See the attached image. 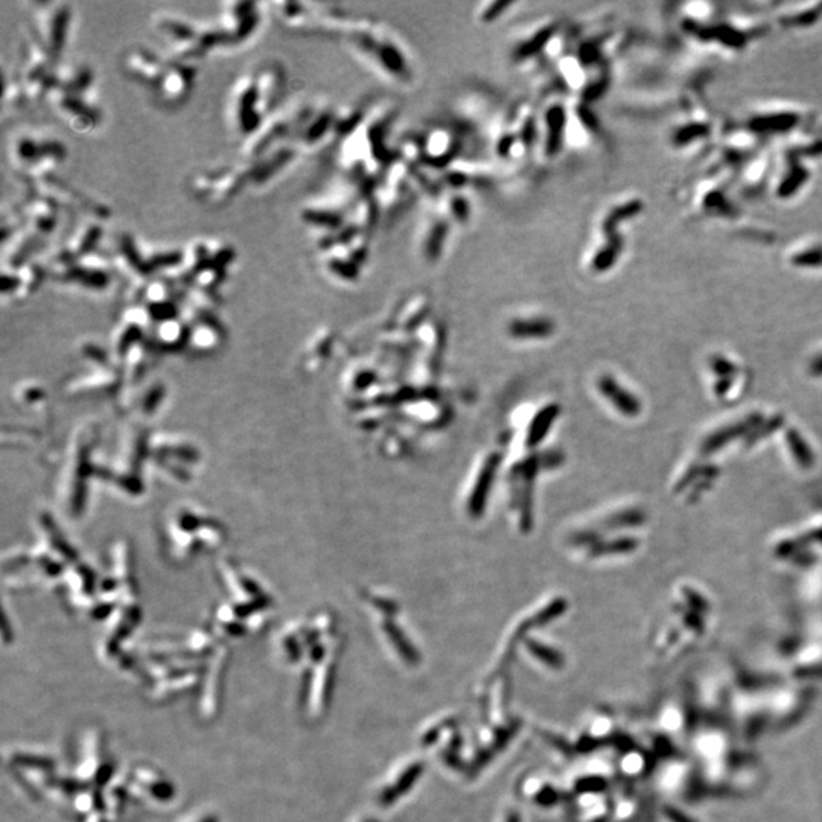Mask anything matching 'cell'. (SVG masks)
I'll list each match as a JSON object with an SVG mask.
<instances>
[{"mask_svg":"<svg viewBox=\"0 0 822 822\" xmlns=\"http://www.w3.org/2000/svg\"><path fill=\"white\" fill-rule=\"evenodd\" d=\"M602 391L606 394L607 398L614 399V404L620 410L628 411V413H632V410L635 411V402H632L629 394H626L624 391H620V389L616 387V385L611 380H606L602 382Z\"/></svg>","mask_w":822,"mask_h":822,"instance_id":"obj_11","label":"cell"},{"mask_svg":"<svg viewBox=\"0 0 822 822\" xmlns=\"http://www.w3.org/2000/svg\"><path fill=\"white\" fill-rule=\"evenodd\" d=\"M26 226L38 235L51 233L59 221V203L41 194H31L23 204Z\"/></svg>","mask_w":822,"mask_h":822,"instance_id":"obj_9","label":"cell"},{"mask_svg":"<svg viewBox=\"0 0 822 822\" xmlns=\"http://www.w3.org/2000/svg\"><path fill=\"white\" fill-rule=\"evenodd\" d=\"M250 172L251 163L249 162L240 164V166L201 172L191 180V191L204 201L221 204L232 199L236 192H240L245 180L250 178Z\"/></svg>","mask_w":822,"mask_h":822,"instance_id":"obj_1","label":"cell"},{"mask_svg":"<svg viewBox=\"0 0 822 822\" xmlns=\"http://www.w3.org/2000/svg\"><path fill=\"white\" fill-rule=\"evenodd\" d=\"M230 113L235 128L247 137L253 134L264 122L265 116L261 110L258 87L253 75H245L235 84Z\"/></svg>","mask_w":822,"mask_h":822,"instance_id":"obj_3","label":"cell"},{"mask_svg":"<svg viewBox=\"0 0 822 822\" xmlns=\"http://www.w3.org/2000/svg\"><path fill=\"white\" fill-rule=\"evenodd\" d=\"M259 23L258 5L245 2H232L226 5L221 19L219 32L223 45H233L245 40L256 29Z\"/></svg>","mask_w":822,"mask_h":822,"instance_id":"obj_6","label":"cell"},{"mask_svg":"<svg viewBox=\"0 0 822 822\" xmlns=\"http://www.w3.org/2000/svg\"><path fill=\"white\" fill-rule=\"evenodd\" d=\"M253 77L258 87L261 110L267 116L281 100L285 87V72L281 64L270 61L261 64L253 72Z\"/></svg>","mask_w":822,"mask_h":822,"instance_id":"obj_8","label":"cell"},{"mask_svg":"<svg viewBox=\"0 0 822 822\" xmlns=\"http://www.w3.org/2000/svg\"><path fill=\"white\" fill-rule=\"evenodd\" d=\"M92 82V70L87 65H61L54 69V87L65 92L84 93Z\"/></svg>","mask_w":822,"mask_h":822,"instance_id":"obj_10","label":"cell"},{"mask_svg":"<svg viewBox=\"0 0 822 822\" xmlns=\"http://www.w3.org/2000/svg\"><path fill=\"white\" fill-rule=\"evenodd\" d=\"M169 65L159 54H155L151 49H145L141 46H136L123 55L122 68L125 75L131 79L155 90L159 81L162 79L164 70Z\"/></svg>","mask_w":822,"mask_h":822,"instance_id":"obj_5","label":"cell"},{"mask_svg":"<svg viewBox=\"0 0 822 822\" xmlns=\"http://www.w3.org/2000/svg\"><path fill=\"white\" fill-rule=\"evenodd\" d=\"M47 100L51 101L60 118L68 121L69 125L78 131L92 130L100 121L98 111L82 98L81 93H72L59 87H52Z\"/></svg>","mask_w":822,"mask_h":822,"instance_id":"obj_4","label":"cell"},{"mask_svg":"<svg viewBox=\"0 0 822 822\" xmlns=\"http://www.w3.org/2000/svg\"><path fill=\"white\" fill-rule=\"evenodd\" d=\"M70 20L68 3L49 2L36 6L34 31L32 34L46 49V52L56 60L63 52Z\"/></svg>","mask_w":822,"mask_h":822,"instance_id":"obj_2","label":"cell"},{"mask_svg":"<svg viewBox=\"0 0 822 822\" xmlns=\"http://www.w3.org/2000/svg\"><path fill=\"white\" fill-rule=\"evenodd\" d=\"M195 69L191 63L169 61L162 79L155 87L154 93L166 105L182 104L192 90Z\"/></svg>","mask_w":822,"mask_h":822,"instance_id":"obj_7","label":"cell"}]
</instances>
